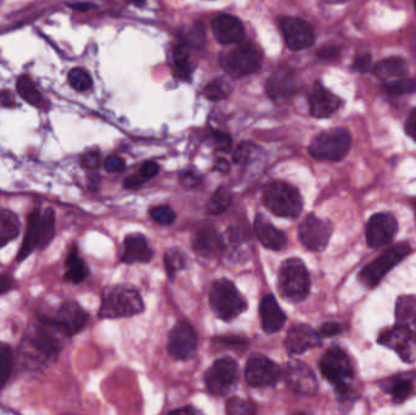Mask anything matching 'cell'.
I'll return each instance as SVG.
<instances>
[{
    "label": "cell",
    "mask_w": 416,
    "mask_h": 415,
    "mask_svg": "<svg viewBox=\"0 0 416 415\" xmlns=\"http://www.w3.org/2000/svg\"><path fill=\"white\" fill-rule=\"evenodd\" d=\"M144 311V301L137 289L131 285H114L106 288L99 310L101 319L132 316Z\"/></svg>",
    "instance_id": "1"
},
{
    "label": "cell",
    "mask_w": 416,
    "mask_h": 415,
    "mask_svg": "<svg viewBox=\"0 0 416 415\" xmlns=\"http://www.w3.org/2000/svg\"><path fill=\"white\" fill-rule=\"evenodd\" d=\"M262 200L265 208L278 217L297 218L303 208V200L297 188L285 182H272L263 189Z\"/></svg>",
    "instance_id": "2"
},
{
    "label": "cell",
    "mask_w": 416,
    "mask_h": 415,
    "mask_svg": "<svg viewBox=\"0 0 416 415\" xmlns=\"http://www.w3.org/2000/svg\"><path fill=\"white\" fill-rule=\"evenodd\" d=\"M209 305L218 318L230 321L247 310V302L237 286L228 279L214 282L209 291Z\"/></svg>",
    "instance_id": "3"
},
{
    "label": "cell",
    "mask_w": 416,
    "mask_h": 415,
    "mask_svg": "<svg viewBox=\"0 0 416 415\" xmlns=\"http://www.w3.org/2000/svg\"><path fill=\"white\" fill-rule=\"evenodd\" d=\"M278 288L283 298L291 302H301L311 290V278L307 267L299 259L285 261L279 272Z\"/></svg>",
    "instance_id": "4"
},
{
    "label": "cell",
    "mask_w": 416,
    "mask_h": 415,
    "mask_svg": "<svg viewBox=\"0 0 416 415\" xmlns=\"http://www.w3.org/2000/svg\"><path fill=\"white\" fill-rule=\"evenodd\" d=\"M352 147L350 133L345 128H332L318 134L309 145V154L320 161L343 160Z\"/></svg>",
    "instance_id": "5"
},
{
    "label": "cell",
    "mask_w": 416,
    "mask_h": 415,
    "mask_svg": "<svg viewBox=\"0 0 416 415\" xmlns=\"http://www.w3.org/2000/svg\"><path fill=\"white\" fill-rule=\"evenodd\" d=\"M221 66L234 77H245L260 70L262 52L252 43H242L219 57Z\"/></svg>",
    "instance_id": "6"
},
{
    "label": "cell",
    "mask_w": 416,
    "mask_h": 415,
    "mask_svg": "<svg viewBox=\"0 0 416 415\" xmlns=\"http://www.w3.org/2000/svg\"><path fill=\"white\" fill-rule=\"evenodd\" d=\"M409 254L410 246L408 245L407 242H401L389 247L388 250L383 251L378 259L365 265L360 272V282L364 284L366 288H375L385 278V275L399 262H402L403 259L407 257Z\"/></svg>",
    "instance_id": "7"
},
{
    "label": "cell",
    "mask_w": 416,
    "mask_h": 415,
    "mask_svg": "<svg viewBox=\"0 0 416 415\" xmlns=\"http://www.w3.org/2000/svg\"><path fill=\"white\" fill-rule=\"evenodd\" d=\"M239 381V367L230 357L217 359L205 374L208 391L216 396H227Z\"/></svg>",
    "instance_id": "8"
},
{
    "label": "cell",
    "mask_w": 416,
    "mask_h": 415,
    "mask_svg": "<svg viewBox=\"0 0 416 415\" xmlns=\"http://www.w3.org/2000/svg\"><path fill=\"white\" fill-rule=\"evenodd\" d=\"M322 377L334 384L337 390L348 388L347 382L353 377V367L348 354L340 347H332L322 356L319 363Z\"/></svg>",
    "instance_id": "9"
},
{
    "label": "cell",
    "mask_w": 416,
    "mask_h": 415,
    "mask_svg": "<svg viewBox=\"0 0 416 415\" xmlns=\"http://www.w3.org/2000/svg\"><path fill=\"white\" fill-rule=\"evenodd\" d=\"M40 318L49 321L66 337H71L84 329L89 316L77 302L66 301L57 308L54 316Z\"/></svg>",
    "instance_id": "10"
},
{
    "label": "cell",
    "mask_w": 416,
    "mask_h": 415,
    "mask_svg": "<svg viewBox=\"0 0 416 415\" xmlns=\"http://www.w3.org/2000/svg\"><path fill=\"white\" fill-rule=\"evenodd\" d=\"M60 336L66 337L49 321L39 318V326L29 336V346L43 359H55L62 349V339Z\"/></svg>",
    "instance_id": "11"
},
{
    "label": "cell",
    "mask_w": 416,
    "mask_h": 415,
    "mask_svg": "<svg viewBox=\"0 0 416 415\" xmlns=\"http://www.w3.org/2000/svg\"><path fill=\"white\" fill-rule=\"evenodd\" d=\"M246 382L251 387H269L281 377V369L263 354H251L245 368Z\"/></svg>",
    "instance_id": "12"
},
{
    "label": "cell",
    "mask_w": 416,
    "mask_h": 415,
    "mask_svg": "<svg viewBox=\"0 0 416 415\" xmlns=\"http://www.w3.org/2000/svg\"><path fill=\"white\" fill-rule=\"evenodd\" d=\"M332 234V223L314 214H308L298 226L299 240L311 251L325 250Z\"/></svg>",
    "instance_id": "13"
},
{
    "label": "cell",
    "mask_w": 416,
    "mask_h": 415,
    "mask_svg": "<svg viewBox=\"0 0 416 415\" xmlns=\"http://www.w3.org/2000/svg\"><path fill=\"white\" fill-rule=\"evenodd\" d=\"M378 344L391 349L406 363L416 362V334L397 324L383 330L378 336Z\"/></svg>",
    "instance_id": "14"
},
{
    "label": "cell",
    "mask_w": 416,
    "mask_h": 415,
    "mask_svg": "<svg viewBox=\"0 0 416 415\" xmlns=\"http://www.w3.org/2000/svg\"><path fill=\"white\" fill-rule=\"evenodd\" d=\"M285 381L291 391L299 396H313L318 391V381L312 369L297 359H291L284 370Z\"/></svg>",
    "instance_id": "15"
},
{
    "label": "cell",
    "mask_w": 416,
    "mask_h": 415,
    "mask_svg": "<svg viewBox=\"0 0 416 415\" xmlns=\"http://www.w3.org/2000/svg\"><path fill=\"white\" fill-rule=\"evenodd\" d=\"M397 231V219L391 213H376L366 224V242L371 249H381L393 240Z\"/></svg>",
    "instance_id": "16"
},
{
    "label": "cell",
    "mask_w": 416,
    "mask_h": 415,
    "mask_svg": "<svg viewBox=\"0 0 416 415\" xmlns=\"http://www.w3.org/2000/svg\"><path fill=\"white\" fill-rule=\"evenodd\" d=\"M280 29L284 36L285 43L291 50L299 52L312 47L314 43V32L309 24L298 17H281L279 20Z\"/></svg>",
    "instance_id": "17"
},
{
    "label": "cell",
    "mask_w": 416,
    "mask_h": 415,
    "mask_svg": "<svg viewBox=\"0 0 416 415\" xmlns=\"http://www.w3.org/2000/svg\"><path fill=\"white\" fill-rule=\"evenodd\" d=\"M198 347V335L194 328L186 321H179L170 330L168 352L175 359H188Z\"/></svg>",
    "instance_id": "18"
},
{
    "label": "cell",
    "mask_w": 416,
    "mask_h": 415,
    "mask_svg": "<svg viewBox=\"0 0 416 415\" xmlns=\"http://www.w3.org/2000/svg\"><path fill=\"white\" fill-rule=\"evenodd\" d=\"M267 94L278 104L289 101L297 90L296 75L289 68H280L275 71L265 85Z\"/></svg>",
    "instance_id": "19"
},
{
    "label": "cell",
    "mask_w": 416,
    "mask_h": 415,
    "mask_svg": "<svg viewBox=\"0 0 416 415\" xmlns=\"http://www.w3.org/2000/svg\"><path fill=\"white\" fill-rule=\"evenodd\" d=\"M320 344V336L312 326L307 324L291 326L285 340V347L290 354H304L308 349H314Z\"/></svg>",
    "instance_id": "20"
},
{
    "label": "cell",
    "mask_w": 416,
    "mask_h": 415,
    "mask_svg": "<svg viewBox=\"0 0 416 415\" xmlns=\"http://www.w3.org/2000/svg\"><path fill=\"white\" fill-rule=\"evenodd\" d=\"M211 27L214 37L223 45L240 43L245 38L244 24L232 15H219L213 19Z\"/></svg>",
    "instance_id": "21"
},
{
    "label": "cell",
    "mask_w": 416,
    "mask_h": 415,
    "mask_svg": "<svg viewBox=\"0 0 416 415\" xmlns=\"http://www.w3.org/2000/svg\"><path fill=\"white\" fill-rule=\"evenodd\" d=\"M193 245H194L195 252L206 259L217 257L222 254L224 249L221 236L211 226H200L199 229L195 231Z\"/></svg>",
    "instance_id": "22"
},
{
    "label": "cell",
    "mask_w": 416,
    "mask_h": 415,
    "mask_svg": "<svg viewBox=\"0 0 416 415\" xmlns=\"http://www.w3.org/2000/svg\"><path fill=\"white\" fill-rule=\"evenodd\" d=\"M152 256L154 251L142 234L135 233L126 236L121 256V261L124 263H147L151 261Z\"/></svg>",
    "instance_id": "23"
},
{
    "label": "cell",
    "mask_w": 416,
    "mask_h": 415,
    "mask_svg": "<svg viewBox=\"0 0 416 415\" xmlns=\"http://www.w3.org/2000/svg\"><path fill=\"white\" fill-rule=\"evenodd\" d=\"M309 108L314 117H330L340 108V99L322 85H315L309 94Z\"/></svg>",
    "instance_id": "24"
},
{
    "label": "cell",
    "mask_w": 416,
    "mask_h": 415,
    "mask_svg": "<svg viewBox=\"0 0 416 415\" xmlns=\"http://www.w3.org/2000/svg\"><path fill=\"white\" fill-rule=\"evenodd\" d=\"M255 231L260 244L269 250H283L288 244V238L284 233L273 226V223L260 213L255 216Z\"/></svg>",
    "instance_id": "25"
},
{
    "label": "cell",
    "mask_w": 416,
    "mask_h": 415,
    "mask_svg": "<svg viewBox=\"0 0 416 415\" xmlns=\"http://www.w3.org/2000/svg\"><path fill=\"white\" fill-rule=\"evenodd\" d=\"M42 213L39 208H34V211L29 213L24 241L20 247L19 254L16 256L17 262H24L34 250H39L42 233Z\"/></svg>",
    "instance_id": "26"
},
{
    "label": "cell",
    "mask_w": 416,
    "mask_h": 415,
    "mask_svg": "<svg viewBox=\"0 0 416 415\" xmlns=\"http://www.w3.org/2000/svg\"><path fill=\"white\" fill-rule=\"evenodd\" d=\"M260 321L262 328L267 334H275L281 330L286 321V314L280 308L273 295H267L262 298L260 305Z\"/></svg>",
    "instance_id": "27"
},
{
    "label": "cell",
    "mask_w": 416,
    "mask_h": 415,
    "mask_svg": "<svg viewBox=\"0 0 416 415\" xmlns=\"http://www.w3.org/2000/svg\"><path fill=\"white\" fill-rule=\"evenodd\" d=\"M397 324L416 334V295H406L396 303Z\"/></svg>",
    "instance_id": "28"
},
{
    "label": "cell",
    "mask_w": 416,
    "mask_h": 415,
    "mask_svg": "<svg viewBox=\"0 0 416 415\" xmlns=\"http://www.w3.org/2000/svg\"><path fill=\"white\" fill-rule=\"evenodd\" d=\"M20 228L17 214L6 208H0V249L17 238Z\"/></svg>",
    "instance_id": "29"
},
{
    "label": "cell",
    "mask_w": 416,
    "mask_h": 415,
    "mask_svg": "<svg viewBox=\"0 0 416 415\" xmlns=\"http://www.w3.org/2000/svg\"><path fill=\"white\" fill-rule=\"evenodd\" d=\"M406 70H407V65L403 59L388 57L376 64L374 75L380 80H392L401 78L406 73Z\"/></svg>",
    "instance_id": "30"
},
{
    "label": "cell",
    "mask_w": 416,
    "mask_h": 415,
    "mask_svg": "<svg viewBox=\"0 0 416 415\" xmlns=\"http://www.w3.org/2000/svg\"><path fill=\"white\" fill-rule=\"evenodd\" d=\"M88 268L85 265L84 261L82 259L77 247H73L66 259V273L65 279L68 283L80 284L87 278Z\"/></svg>",
    "instance_id": "31"
},
{
    "label": "cell",
    "mask_w": 416,
    "mask_h": 415,
    "mask_svg": "<svg viewBox=\"0 0 416 415\" xmlns=\"http://www.w3.org/2000/svg\"><path fill=\"white\" fill-rule=\"evenodd\" d=\"M382 388L385 391L391 393L393 402L401 405L407 401L413 392V382L409 377H397L387 380L383 384Z\"/></svg>",
    "instance_id": "32"
},
{
    "label": "cell",
    "mask_w": 416,
    "mask_h": 415,
    "mask_svg": "<svg viewBox=\"0 0 416 415\" xmlns=\"http://www.w3.org/2000/svg\"><path fill=\"white\" fill-rule=\"evenodd\" d=\"M16 88H17L19 94L21 95V98L24 101H27L29 104L34 105V106H39L42 104V94L37 89V87L29 75H20L17 83H16Z\"/></svg>",
    "instance_id": "33"
},
{
    "label": "cell",
    "mask_w": 416,
    "mask_h": 415,
    "mask_svg": "<svg viewBox=\"0 0 416 415\" xmlns=\"http://www.w3.org/2000/svg\"><path fill=\"white\" fill-rule=\"evenodd\" d=\"M180 43L186 48L200 49L205 44V29L201 24H193L180 29Z\"/></svg>",
    "instance_id": "34"
},
{
    "label": "cell",
    "mask_w": 416,
    "mask_h": 415,
    "mask_svg": "<svg viewBox=\"0 0 416 415\" xmlns=\"http://www.w3.org/2000/svg\"><path fill=\"white\" fill-rule=\"evenodd\" d=\"M57 229V217L52 208H47L42 213V233H40V244L39 250H44L50 245Z\"/></svg>",
    "instance_id": "35"
},
{
    "label": "cell",
    "mask_w": 416,
    "mask_h": 415,
    "mask_svg": "<svg viewBox=\"0 0 416 415\" xmlns=\"http://www.w3.org/2000/svg\"><path fill=\"white\" fill-rule=\"evenodd\" d=\"M189 48L179 43L173 48V64L177 75L183 80H188L190 77Z\"/></svg>",
    "instance_id": "36"
},
{
    "label": "cell",
    "mask_w": 416,
    "mask_h": 415,
    "mask_svg": "<svg viewBox=\"0 0 416 415\" xmlns=\"http://www.w3.org/2000/svg\"><path fill=\"white\" fill-rule=\"evenodd\" d=\"M14 367V354L9 344L0 341V390L9 381Z\"/></svg>",
    "instance_id": "37"
},
{
    "label": "cell",
    "mask_w": 416,
    "mask_h": 415,
    "mask_svg": "<svg viewBox=\"0 0 416 415\" xmlns=\"http://www.w3.org/2000/svg\"><path fill=\"white\" fill-rule=\"evenodd\" d=\"M186 264L185 256L179 249H172L165 256V265H166L167 275L173 282L175 278V273L183 269Z\"/></svg>",
    "instance_id": "38"
},
{
    "label": "cell",
    "mask_w": 416,
    "mask_h": 415,
    "mask_svg": "<svg viewBox=\"0 0 416 415\" xmlns=\"http://www.w3.org/2000/svg\"><path fill=\"white\" fill-rule=\"evenodd\" d=\"M230 203H232L230 193L224 188L218 189L208 203V212L212 214H221L224 211H227Z\"/></svg>",
    "instance_id": "39"
},
{
    "label": "cell",
    "mask_w": 416,
    "mask_h": 415,
    "mask_svg": "<svg viewBox=\"0 0 416 415\" xmlns=\"http://www.w3.org/2000/svg\"><path fill=\"white\" fill-rule=\"evenodd\" d=\"M385 88L388 94L391 95L412 94L416 92V80L396 78L388 80Z\"/></svg>",
    "instance_id": "40"
},
{
    "label": "cell",
    "mask_w": 416,
    "mask_h": 415,
    "mask_svg": "<svg viewBox=\"0 0 416 415\" xmlns=\"http://www.w3.org/2000/svg\"><path fill=\"white\" fill-rule=\"evenodd\" d=\"M68 82H70L72 88L78 90V92H85L93 85L91 77L83 68H73L68 73Z\"/></svg>",
    "instance_id": "41"
},
{
    "label": "cell",
    "mask_w": 416,
    "mask_h": 415,
    "mask_svg": "<svg viewBox=\"0 0 416 415\" xmlns=\"http://www.w3.org/2000/svg\"><path fill=\"white\" fill-rule=\"evenodd\" d=\"M150 216L155 222L161 224V226H170L175 221V213L170 206L167 205H162V206H156L150 210Z\"/></svg>",
    "instance_id": "42"
},
{
    "label": "cell",
    "mask_w": 416,
    "mask_h": 415,
    "mask_svg": "<svg viewBox=\"0 0 416 415\" xmlns=\"http://www.w3.org/2000/svg\"><path fill=\"white\" fill-rule=\"evenodd\" d=\"M227 413L228 414H253L255 413V407L242 398L232 397L227 402Z\"/></svg>",
    "instance_id": "43"
},
{
    "label": "cell",
    "mask_w": 416,
    "mask_h": 415,
    "mask_svg": "<svg viewBox=\"0 0 416 415\" xmlns=\"http://www.w3.org/2000/svg\"><path fill=\"white\" fill-rule=\"evenodd\" d=\"M204 95L207 99L212 100V101L223 100L224 98H227V87L218 80H213L209 85H206Z\"/></svg>",
    "instance_id": "44"
},
{
    "label": "cell",
    "mask_w": 416,
    "mask_h": 415,
    "mask_svg": "<svg viewBox=\"0 0 416 415\" xmlns=\"http://www.w3.org/2000/svg\"><path fill=\"white\" fill-rule=\"evenodd\" d=\"M342 330H343V328H342L340 323L329 321V323H325V324L320 326L318 334L320 337H332V336L339 335L340 333H342Z\"/></svg>",
    "instance_id": "45"
},
{
    "label": "cell",
    "mask_w": 416,
    "mask_h": 415,
    "mask_svg": "<svg viewBox=\"0 0 416 415\" xmlns=\"http://www.w3.org/2000/svg\"><path fill=\"white\" fill-rule=\"evenodd\" d=\"M213 140L219 151H227L232 149V138L227 133L216 132L213 134Z\"/></svg>",
    "instance_id": "46"
},
{
    "label": "cell",
    "mask_w": 416,
    "mask_h": 415,
    "mask_svg": "<svg viewBox=\"0 0 416 415\" xmlns=\"http://www.w3.org/2000/svg\"><path fill=\"white\" fill-rule=\"evenodd\" d=\"M104 167L105 170L110 172V173H117V172L124 170L126 162H124V159H121L119 156H110L105 161Z\"/></svg>",
    "instance_id": "47"
},
{
    "label": "cell",
    "mask_w": 416,
    "mask_h": 415,
    "mask_svg": "<svg viewBox=\"0 0 416 415\" xmlns=\"http://www.w3.org/2000/svg\"><path fill=\"white\" fill-rule=\"evenodd\" d=\"M81 163L85 170H96L101 163V156L98 152H88L82 157Z\"/></svg>",
    "instance_id": "48"
},
{
    "label": "cell",
    "mask_w": 416,
    "mask_h": 415,
    "mask_svg": "<svg viewBox=\"0 0 416 415\" xmlns=\"http://www.w3.org/2000/svg\"><path fill=\"white\" fill-rule=\"evenodd\" d=\"M160 167L157 165L156 162H152V161H147L140 168V175H142L144 180H151L155 175L158 173Z\"/></svg>",
    "instance_id": "49"
},
{
    "label": "cell",
    "mask_w": 416,
    "mask_h": 415,
    "mask_svg": "<svg viewBox=\"0 0 416 415\" xmlns=\"http://www.w3.org/2000/svg\"><path fill=\"white\" fill-rule=\"evenodd\" d=\"M370 66H371V57L369 54H363V55L355 57L353 67L357 71L360 72V73H365V72L369 71Z\"/></svg>",
    "instance_id": "50"
},
{
    "label": "cell",
    "mask_w": 416,
    "mask_h": 415,
    "mask_svg": "<svg viewBox=\"0 0 416 415\" xmlns=\"http://www.w3.org/2000/svg\"><path fill=\"white\" fill-rule=\"evenodd\" d=\"M180 183L184 185L185 188L191 189L195 188L196 185H199L201 182H200L198 175H195L191 172H185V173L180 175Z\"/></svg>",
    "instance_id": "51"
},
{
    "label": "cell",
    "mask_w": 416,
    "mask_h": 415,
    "mask_svg": "<svg viewBox=\"0 0 416 415\" xmlns=\"http://www.w3.org/2000/svg\"><path fill=\"white\" fill-rule=\"evenodd\" d=\"M145 182L142 175H131L127 180H124V188L131 189V190H137L140 188V185Z\"/></svg>",
    "instance_id": "52"
},
{
    "label": "cell",
    "mask_w": 416,
    "mask_h": 415,
    "mask_svg": "<svg viewBox=\"0 0 416 415\" xmlns=\"http://www.w3.org/2000/svg\"><path fill=\"white\" fill-rule=\"evenodd\" d=\"M340 52V49L337 47L322 48L320 52H318V57L322 59H335Z\"/></svg>",
    "instance_id": "53"
},
{
    "label": "cell",
    "mask_w": 416,
    "mask_h": 415,
    "mask_svg": "<svg viewBox=\"0 0 416 415\" xmlns=\"http://www.w3.org/2000/svg\"><path fill=\"white\" fill-rule=\"evenodd\" d=\"M407 133L409 134V137L413 138L416 142V109L408 118Z\"/></svg>",
    "instance_id": "54"
},
{
    "label": "cell",
    "mask_w": 416,
    "mask_h": 415,
    "mask_svg": "<svg viewBox=\"0 0 416 415\" xmlns=\"http://www.w3.org/2000/svg\"><path fill=\"white\" fill-rule=\"evenodd\" d=\"M0 104L3 105V106H9V108L14 106V95L11 94L8 90L0 92Z\"/></svg>",
    "instance_id": "55"
},
{
    "label": "cell",
    "mask_w": 416,
    "mask_h": 415,
    "mask_svg": "<svg viewBox=\"0 0 416 415\" xmlns=\"http://www.w3.org/2000/svg\"><path fill=\"white\" fill-rule=\"evenodd\" d=\"M13 288V279L8 275H0V295L8 293Z\"/></svg>",
    "instance_id": "56"
},
{
    "label": "cell",
    "mask_w": 416,
    "mask_h": 415,
    "mask_svg": "<svg viewBox=\"0 0 416 415\" xmlns=\"http://www.w3.org/2000/svg\"><path fill=\"white\" fill-rule=\"evenodd\" d=\"M247 156H248V149H247L246 145H240V147H237V152H235V155H234V161L235 162H244V161L247 160Z\"/></svg>",
    "instance_id": "57"
},
{
    "label": "cell",
    "mask_w": 416,
    "mask_h": 415,
    "mask_svg": "<svg viewBox=\"0 0 416 415\" xmlns=\"http://www.w3.org/2000/svg\"><path fill=\"white\" fill-rule=\"evenodd\" d=\"M216 168L223 172V173H227L228 170H229V163L225 160H219L218 161L217 166H216Z\"/></svg>",
    "instance_id": "58"
},
{
    "label": "cell",
    "mask_w": 416,
    "mask_h": 415,
    "mask_svg": "<svg viewBox=\"0 0 416 415\" xmlns=\"http://www.w3.org/2000/svg\"><path fill=\"white\" fill-rule=\"evenodd\" d=\"M73 9L81 10V11H87V10L91 9L93 8V5L90 4H77V5H71Z\"/></svg>",
    "instance_id": "59"
},
{
    "label": "cell",
    "mask_w": 416,
    "mask_h": 415,
    "mask_svg": "<svg viewBox=\"0 0 416 415\" xmlns=\"http://www.w3.org/2000/svg\"><path fill=\"white\" fill-rule=\"evenodd\" d=\"M198 413V411H195L193 408H190V407H186L185 409H178V411H174L173 413Z\"/></svg>",
    "instance_id": "60"
},
{
    "label": "cell",
    "mask_w": 416,
    "mask_h": 415,
    "mask_svg": "<svg viewBox=\"0 0 416 415\" xmlns=\"http://www.w3.org/2000/svg\"><path fill=\"white\" fill-rule=\"evenodd\" d=\"M144 1H145V0H131V3H133V4H137V5L142 4V3H144Z\"/></svg>",
    "instance_id": "61"
},
{
    "label": "cell",
    "mask_w": 416,
    "mask_h": 415,
    "mask_svg": "<svg viewBox=\"0 0 416 415\" xmlns=\"http://www.w3.org/2000/svg\"><path fill=\"white\" fill-rule=\"evenodd\" d=\"M329 3H345L347 0H327Z\"/></svg>",
    "instance_id": "62"
}]
</instances>
